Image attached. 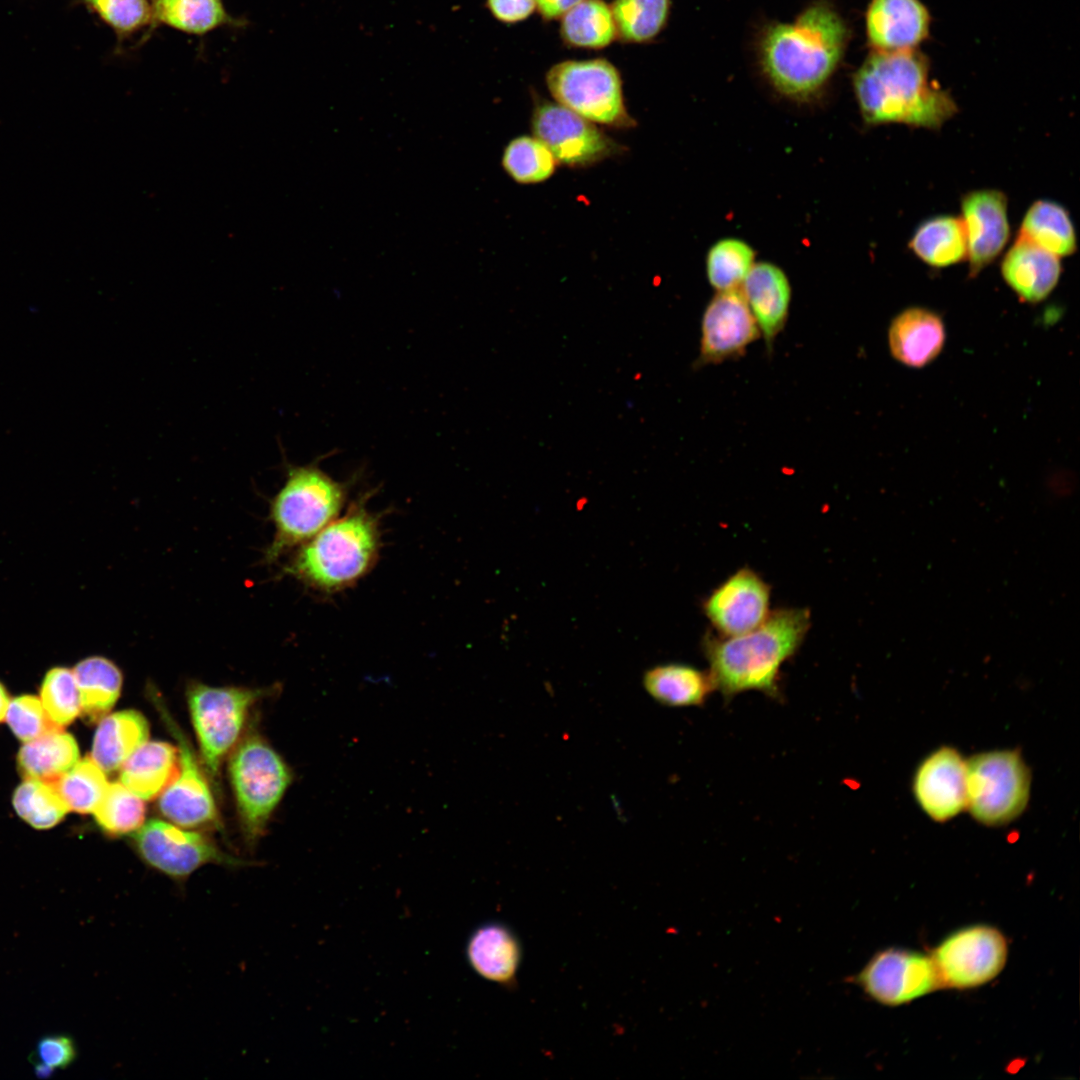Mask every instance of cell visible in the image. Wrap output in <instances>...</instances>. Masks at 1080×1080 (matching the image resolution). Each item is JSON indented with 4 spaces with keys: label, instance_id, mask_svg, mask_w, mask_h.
<instances>
[{
    "label": "cell",
    "instance_id": "obj_1",
    "mask_svg": "<svg viewBox=\"0 0 1080 1080\" xmlns=\"http://www.w3.org/2000/svg\"><path fill=\"white\" fill-rule=\"evenodd\" d=\"M853 86L869 125L938 130L958 112L952 96L929 79L926 58L913 49L873 51L856 71Z\"/></svg>",
    "mask_w": 1080,
    "mask_h": 1080
},
{
    "label": "cell",
    "instance_id": "obj_2",
    "mask_svg": "<svg viewBox=\"0 0 1080 1080\" xmlns=\"http://www.w3.org/2000/svg\"><path fill=\"white\" fill-rule=\"evenodd\" d=\"M847 41V26L836 10L824 1L815 2L794 22L766 29L760 43L761 65L781 94L807 99L830 79Z\"/></svg>",
    "mask_w": 1080,
    "mask_h": 1080
},
{
    "label": "cell",
    "instance_id": "obj_3",
    "mask_svg": "<svg viewBox=\"0 0 1080 1080\" xmlns=\"http://www.w3.org/2000/svg\"><path fill=\"white\" fill-rule=\"evenodd\" d=\"M803 608H782L769 613L757 628L737 636H707L703 648L714 689L726 701L746 691L782 697L781 666L802 644L810 627Z\"/></svg>",
    "mask_w": 1080,
    "mask_h": 1080
},
{
    "label": "cell",
    "instance_id": "obj_4",
    "mask_svg": "<svg viewBox=\"0 0 1080 1080\" xmlns=\"http://www.w3.org/2000/svg\"><path fill=\"white\" fill-rule=\"evenodd\" d=\"M380 544L378 519L359 501L302 544L288 572L314 590L335 593L374 567Z\"/></svg>",
    "mask_w": 1080,
    "mask_h": 1080
},
{
    "label": "cell",
    "instance_id": "obj_5",
    "mask_svg": "<svg viewBox=\"0 0 1080 1080\" xmlns=\"http://www.w3.org/2000/svg\"><path fill=\"white\" fill-rule=\"evenodd\" d=\"M346 491L344 483L316 464L290 466L271 504L275 534L267 559L275 561L332 522L343 508Z\"/></svg>",
    "mask_w": 1080,
    "mask_h": 1080
},
{
    "label": "cell",
    "instance_id": "obj_6",
    "mask_svg": "<svg viewBox=\"0 0 1080 1080\" xmlns=\"http://www.w3.org/2000/svg\"><path fill=\"white\" fill-rule=\"evenodd\" d=\"M1031 776L1020 752L995 750L966 761V808L980 823L999 826L1025 809Z\"/></svg>",
    "mask_w": 1080,
    "mask_h": 1080
},
{
    "label": "cell",
    "instance_id": "obj_7",
    "mask_svg": "<svg viewBox=\"0 0 1080 1080\" xmlns=\"http://www.w3.org/2000/svg\"><path fill=\"white\" fill-rule=\"evenodd\" d=\"M546 83L558 104L593 123L619 128L634 124L625 107L620 75L604 59L558 63L548 71Z\"/></svg>",
    "mask_w": 1080,
    "mask_h": 1080
},
{
    "label": "cell",
    "instance_id": "obj_8",
    "mask_svg": "<svg viewBox=\"0 0 1080 1080\" xmlns=\"http://www.w3.org/2000/svg\"><path fill=\"white\" fill-rule=\"evenodd\" d=\"M229 773L243 829L255 839L289 786L290 771L272 747L253 735L234 750Z\"/></svg>",
    "mask_w": 1080,
    "mask_h": 1080
},
{
    "label": "cell",
    "instance_id": "obj_9",
    "mask_svg": "<svg viewBox=\"0 0 1080 1080\" xmlns=\"http://www.w3.org/2000/svg\"><path fill=\"white\" fill-rule=\"evenodd\" d=\"M263 691L243 687H212L193 682L187 689L192 723L201 757L212 777L234 746L249 708Z\"/></svg>",
    "mask_w": 1080,
    "mask_h": 1080
},
{
    "label": "cell",
    "instance_id": "obj_10",
    "mask_svg": "<svg viewBox=\"0 0 1080 1080\" xmlns=\"http://www.w3.org/2000/svg\"><path fill=\"white\" fill-rule=\"evenodd\" d=\"M1007 953L1006 938L998 929L973 925L946 937L931 958L941 987L969 989L994 979L1004 968Z\"/></svg>",
    "mask_w": 1080,
    "mask_h": 1080
},
{
    "label": "cell",
    "instance_id": "obj_11",
    "mask_svg": "<svg viewBox=\"0 0 1080 1080\" xmlns=\"http://www.w3.org/2000/svg\"><path fill=\"white\" fill-rule=\"evenodd\" d=\"M133 841L144 862L177 882H184L206 864H247L223 852L205 835L158 819L142 825L133 835Z\"/></svg>",
    "mask_w": 1080,
    "mask_h": 1080
},
{
    "label": "cell",
    "instance_id": "obj_12",
    "mask_svg": "<svg viewBox=\"0 0 1080 1080\" xmlns=\"http://www.w3.org/2000/svg\"><path fill=\"white\" fill-rule=\"evenodd\" d=\"M854 982L872 1000L887 1006L905 1004L941 988L931 957L898 948L876 953Z\"/></svg>",
    "mask_w": 1080,
    "mask_h": 1080
},
{
    "label": "cell",
    "instance_id": "obj_13",
    "mask_svg": "<svg viewBox=\"0 0 1080 1080\" xmlns=\"http://www.w3.org/2000/svg\"><path fill=\"white\" fill-rule=\"evenodd\" d=\"M533 136L542 141L558 163L583 167L616 152L617 145L595 123L558 103H538L531 118Z\"/></svg>",
    "mask_w": 1080,
    "mask_h": 1080
},
{
    "label": "cell",
    "instance_id": "obj_14",
    "mask_svg": "<svg viewBox=\"0 0 1080 1080\" xmlns=\"http://www.w3.org/2000/svg\"><path fill=\"white\" fill-rule=\"evenodd\" d=\"M760 337L758 325L740 288L719 291L703 313L695 366L700 368L736 359Z\"/></svg>",
    "mask_w": 1080,
    "mask_h": 1080
},
{
    "label": "cell",
    "instance_id": "obj_15",
    "mask_svg": "<svg viewBox=\"0 0 1080 1080\" xmlns=\"http://www.w3.org/2000/svg\"><path fill=\"white\" fill-rule=\"evenodd\" d=\"M156 704L178 742L180 758L179 772L161 793L159 809L166 818L182 827L216 826L219 817L214 797L196 756L169 713L160 702Z\"/></svg>",
    "mask_w": 1080,
    "mask_h": 1080
},
{
    "label": "cell",
    "instance_id": "obj_16",
    "mask_svg": "<svg viewBox=\"0 0 1080 1080\" xmlns=\"http://www.w3.org/2000/svg\"><path fill=\"white\" fill-rule=\"evenodd\" d=\"M969 274L977 276L1005 248L1010 236L1008 199L997 189H978L961 198Z\"/></svg>",
    "mask_w": 1080,
    "mask_h": 1080
},
{
    "label": "cell",
    "instance_id": "obj_17",
    "mask_svg": "<svg viewBox=\"0 0 1080 1080\" xmlns=\"http://www.w3.org/2000/svg\"><path fill=\"white\" fill-rule=\"evenodd\" d=\"M770 588L753 570L743 568L705 600V615L723 637L747 633L769 615Z\"/></svg>",
    "mask_w": 1080,
    "mask_h": 1080
},
{
    "label": "cell",
    "instance_id": "obj_18",
    "mask_svg": "<svg viewBox=\"0 0 1080 1080\" xmlns=\"http://www.w3.org/2000/svg\"><path fill=\"white\" fill-rule=\"evenodd\" d=\"M914 795L925 813L945 822L966 808V761L944 746L928 755L913 780Z\"/></svg>",
    "mask_w": 1080,
    "mask_h": 1080
},
{
    "label": "cell",
    "instance_id": "obj_19",
    "mask_svg": "<svg viewBox=\"0 0 1080 1080\" xmlns=\"http://www.w3.org/2000/svg\"><path fill=\"white\" fill-rule=\"evenodd\" d=\"M930 17L919 0H872L866 32L874 51L911 50L928 35Z\"/></svg>",
    "mask_w": 1080,
    "mask_h": 1080
},
{
    "label": "cell",
    "instance_id": "obj_20",
    "mask_svg": "<svg viewBox=\"0 0 1080 1080\" xmlns=\"http://www.w3.org/2000/svg\"><path fill=\"white\" fill-rule=\"evenodd\" d=\"M740 288L771 353L789 315L792 296L789 279L779 266L758 262L753 264Z\"/></svg>",
    "mask_w": 1080,
    "mask_h": 1080
},
{
    "label": "cell",
    "instance_id": "obj_21",
    "mask_svg": "<svg viewBox=\"0 0 1080 1080\" xmlns=\"http://www.w3.org/2000/svg\"><path fill=\"white\" fill-rule=\"evenodd\" d=\"M1000 269L1006 284L1028 303L1046 299L1062 272L1059 257L1019 236L1005 253Z\"/></svg>",
    "mask_w": 1080,
    "mask_h": 1080
},
{
    "label": "cell",
    "instance_id": "obj_22",
    "mask_svg": "<svg viewBox=\"0 0 1080 1080\" xmlns=\"http://www.w3.org/2000/svg\"><path fill=\"white\" fill-rule=\"evenodd\" d=\"M945 342L942 318L932 310L910 307L892 320L888 343L892 356L902 364L920 368L934 360Z\"/></svg>",
    "mask_w": 1080,
    "mask_h": 1080
},
{
    "label": "cell",
    "instance_id": "obj_23",
    "mask_svg": "<svg viewBox=\"0 0 1080 1080\" xmlns=\"http://www.w3.org/2000/svg\"><path fill=\"white\" fill-rule=\"evenodd\" d=\"M120 782L143 800L157 797L180 769L178 747L161 741L141 745L121 766Z\"/></svg>",
    "mask_w": 1080,
    "mask_h": 1080
},
{
    "label": "cell",
    "instance_id": "obj_24",
    "mask_svg": "<svg viewBox=\"0 0 1080 1080\" xmlns=\"http://www.w3.org/2000/svg\"><path fill=\"white\" fill-rule=\"evenodd\" d=\"M149 738V724L138 711L124 710L103 717L96 730L91 758L107 773L121 768Z\"/></svg>",
    "mask_w": 1080,
    "mask_h": 1080
},
{
    "label": "cell",
    "instance_id": "obj_25",
    "mask_svg": "<svg viewBox=\"0 0 1080 1080\" xmlns=\"http://www.w3.org/2000/svg\"><path fill=\"white\" fill-rule=\"evenodd\" d=\"M471 967L481 977L499 984L509 983L520 963V946L512 932L497 923L476 929L466 947Z\"/></svg>",
    "mask_w": 1080,
    "mask_h": 1080
},
{
    "label": "cell",
    "instance_id": "obj_26",
    "mask_svg": "<svg viewBox=\"0 0 1080 1080\" xmlns=\"http://www.w3.org/2000/svg\"><path fill=\"white\" fill-rule=\"evenodd\" d=\"M642 683L650 697L668 707L702 706L714 690L708 673L681 663L648 669Z\"/></svg>",
    "mask_w": 1080,
    "mask_h": 1080
},
{
    "label": "cell",
    "instance_id": "obj_27",
    "mask_svg": "<svg viewBox=\"0 0 1080 1080\" xmlns=\"http://www.w3.org/2000/svg\"><path fill=\"white\" fill-rule=\"evenodd\" d=\"M1017 236L1062 258L1077 250L1075 226L1068 210L1047 199L1033 202L1024 214Z\"/></svg>",
    "mask_w": 1080,
    "mask_h": 1080
},
{
    "label": "cell",
    "instance_id": "obj_28",
    "mask_svg": "<svg viewBox=\"0 0 1080 1080\" xmlns=\"http://www.w3.org/2000/svg\"><path fill=\"white\" fill-rule=\"evenodd\" d=\"M912 253L934 268L952 266L967 258V242L960 217L939 215L921 222L909 243Z\"/></svg>",
    "mask_w": 1080,
    "mask_h": 1080
},
{
    "label": "cell",
    "instance_id": "obj_29",
    "mask_svg": "<svg viewBox=\"0 0 1080 1080\" xmlns=\"http://www.w3.org/2000/svg\"><path fill=\"white\" fill-rule=\"evenodd\" d=\"M79 761V749L74 737L56 729L28 741L17 756L18 767L25 779L54 783Z\"/></svg>",
    "mask_w": 1080,
    "mask_h": 1080
},
{
    "label": "cell",
    "instance_id": "obj_30",
    "mask_svg": "<svg viewBox=\"0 0 1080 1080\" xmlns=\"http://www.w3.org/2000/svg\"><path fill=\"white\" fill-rule=\"evenodd\" d=\"M151 8L152 26L164 25L196 36L220 27H241L246 23L232 17L223 0H152Z\"/></svg>",
    "mask_w": 1080,
    "mask_h": 1080
},
{
    "label": "cell",
    "instance_id": "obj_31",
    "mask_svg": "<svg viewBox=\"0 0 1080 1080\" xmlns=\"http://www.w3.org/2000/svg\"><path fill=\"white\" fill-rule=\"evenodd\" d=\"M81 701V713L90 722L101 720L119 698L123 677L109 659L91 656L73 669Z\"/></svg>",
    "mask_w": 1080,
    "mask_h": 1080
},
{
    "label": "cell",
    "instance_id": "obj_32",
    "mask_svg": "<svg viewBox=\"0 0 1080 1080\" xmlns=\"http://www.w3.org/2000/svg\"><path fill=\"white\" fill-rule=\"evenodd\" d=\"M562 17V37L573 46L603 48L617 33L611 8L602 0H582Z\"/></svg>",
    "mask_w": 1080,
    "mask_h": 1080
},
{
    "label": "cell",
    "instance_id": "obj_33",
    "mask_svg": "<svg viewBox=\"0 0 1080 1080\" xmlns=\"http://www.w3.org/2000/svg\"><path fill=\"white\" fill-rule=\"evenodd\" d=\"M755 259L753 248L737 238H724L715 242L706 255V275L710 285L717 291L740 288Z\"/></svg>",
    "mask_w": 1080,
    "mask_h": 1080
},
{
    "label": "cell",
    "instance_id": "obj_34",
    "mask_svg": "<svg viewBox=\"0 0 1080 1080\" xmlns=\"http://www.w3.org/2000/svg\"><path fill=\"white\" fill-rule=\"evenodd\" d=\"M558 162L549 148L535 136L512 139L504 149L502 166L517 183L536 184L550 178Z\"/></svg>",
    "mask_w": 1080,
    "mask_h": 1080
},
{
    "label": "cell",
    "instance_id": "obj_35",
    "mask_svg": "<svg viewBox=\"0 0 1080 1080\" xmlns=\"http://www.w3.org/2000/svg\"><path fill=\"white\" fill-rule=\"evenodd\" d=\"M16 813L37 829H47L58 824L69 808L52 783L37 779H25L13 795Z\"/></svg>",
    "mask_w": 1080,
    "mask_h": 1080
},
{
    "label": "cell",
    "instance_id": "obj_36",
    "mask_svg": "<svg viewBox=\"0 0 1080 1080\" xmlns=\"http://www.w3.org/2000/svg\"><path fill=\"white\" fill-rule=\"evenodd\" d=\"M670 0H615L611 11L616 32L630 42L653 39L664 27Z\"/></svg>",
    "mask_w": 1080,
    "mask_h": 1080
},
{
    "label": "cell",
    "instance_id": "obj_37",
    "mask_svg": "<svg viewBox=\"0 0 1080 1080\" xmlns=\"http://www.w3.org/2000/svg\"><path fill=\"white\" fill-rule=\"evenodd\" d=\"M52 784L69 810L78 813H93L109 786L105 772L91 757L79 760Z\"/></svg>",
    "mask_w": 1080,
    "mask_h": 1080
},
{
    "label": "cell",
    "instance_id": "obj_38",
    "mask_svg": "<svg viewBox=\"0 0 1080 1080\" xmlns=\"http://www.w3.org/2000/svg\"><path fill=\"white\" fill-rule=\"evenodd\" d=\"M143 799L121 782L109 786L94 810L98 825L111 835H124L138 830L145 818Z\"/></svg>",
    "mask_w": 1080,
    "mask_h": 1080
},
{
    "label": "cell",
    "instance_id": "obj_39",
    "mask_svg": "<svg viewBox=\"0 0 1080 1080\" xmlns=\"http://www.w3.org/2000/svg\"><path fill=\"white\" fill-rule=\"evenodd\" d=\"M40 700L58 727L70 724L81 713L79 690L73 670L66 667L50 669L42 682Z\"/></svg>",
    "mask_w": 1080,
    "mask_h": 1080
},
{
    "label": "cell",
    "instance_id": "obj_40",
    "mask_svg": "<svg viewBox=\"0 0 1080 1080\" xmlns=\"http://www.w3.org/2000/svg\"><path fill=\"white\" fill-rule=\"evenodd\" d=\"M98 16L119 40L152 26V8L148 0H81Z\"/></svg>",
    "mask_w": 1080,
    "mask_h": 1080
},
{
    "label": "cell",
    "instance_id": "obj_41",
    "mask_svg": "<svg viewBox=\"0 0 1080 1080\" xmlns=\"http://www.w3.org/2000/svg\"><path fill=\"white\" fill-rule=\"evenodd\" d=\"M5 717L13 733L24 742L61 729L50 720L41 700L33 695H22L10 701Z\"/></svg>",
    "mask_w": 1080,
    "mask_h": 1080
},
{
    "label": "cell",
    "instance_id": "obj_42",
    "mask_svg": "<svg viewBox=\"0 0 1080 1080\" xmlns=\"http://www.w3.org/2000/svg\"><path fill=\"white\" fill-rule=\"evenodd\" d=\"M75 1056V1046L69 1037L58 1035L43 1038L37 1046L39 1065L36 1072L40 1077H47L55 1069L66 1068Z\"/></svg>",
    "mask_w": 1080,
    "mask_h": 1080
},
{
    "label": "cell",
    "instance_id": "obj_43",
    "mask_svg": "<svg viewBox=\"0 0 1080 1080\" xmlns=\"http://www.w3.org/2000/svg\"><path fill=\"white\" fill-rule=\"evenodd\" d=\"M493 16L505 23L521 21L534 11L535 0H487Z\"/></svg>",
    "mask_w": 1080,
    "mask_h": 1080
},
{
    "label": "cell",
    "instance_id": "obj_44",
    "mask_svg": "<svg viewBox=\"0 0 1080 1080\" xmlns=\"http://www.w3.org/2000/svg\"><path fill=\"white\" fill-rule=\"evenodd\" d=\"M582 0H535L539 12L548 19L562 17Z\"/></svg>",
    "mask_w": 1080,
    "mask_h": 1080
},
{
    "label": "cell",
    "instance_id": "obj_45",
    "mask_svg": "<svg viewBox=\"0 0 1080 1080\" xmlns=\"http://www.w3.org/2000/svg\"><path fill=\"white\" fill-rule=\"evenodd\" d=\"M9 703L8 693L2 683H0V721L5 718Z\"/></svg>",
    "mask_w": 1080,
    "mask_h": 1080
}]
</instances>
